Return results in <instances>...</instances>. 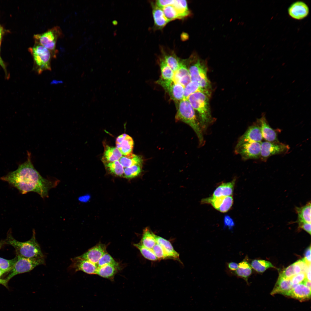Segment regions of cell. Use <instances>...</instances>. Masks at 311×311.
I'll use <instances>...</instances> for the list:
<instances>
[{"instance_id": "6da1fadb", "label": "cell", "mask_w": 311, "mask_h": 311, "mask_svg": "<svg viewBox=\"0 0 311 311\" xmlns=\"http://www.w3.org/2000/svg\"><path fill=\"white\" fill-rule=\"evenodd\" d=\"M27 160L20 164L15 170L9 172L1 179L17 189L22 194L30 192L38 194L42 198L48 197V192L58 182L42 177L34 168L28 153Z\"/></svg>"}, {"instance_id": "7a4b0ae2", "label": "cell", "mask_w": 311, "mask_h": 311, "mask_svg": "<svg viewBox=\"0 0 311 311\" xmlns=\"http://www.w3.org/2000/svg\"><path fill=\"white\" fill-rule=\"evenodd\" d=\"M31 238L25 242H20L13 236L11 231L7 232L6 238L4 240L5 244L13 246L15 249L16 256L27 258L44 257L40 246L35 237V233L33 230Z\"/></svg>"}, {"instance_id": "3957f363", "label": "cell", "mask_w": 311, "mask_h": 311, "mask_svg": "<svg viewBox=\"0 0 311 311\" xmlns=\"http://www.w3.org/2000/svg\"><path fill=\"white\" fill-rule=\"evenodd\" d=\"M209 91L197 92L187 98L192 107L199 115L200 122L203 130H205L212 119L209 105Z\"/></svg>"}, {"instance_id": "277c9868", "label": "cell", "mask_w": 311, "mask_h": 311, "mask_svg": "<svg viewBox=\"0 0 311 311\" xmlns=\"http://www.w3.org/2000/svg\"><path fill=\"white\" fill-rule=\"evenodd\" d=\"M175 119L190 126L196 134L200 145L203 144L202 129L196 116L195 110L187 99H184L179 102Z\"/></svg>"}, {"instance_id": "5b68a950", "label": "cell", "mask_w": 311, "mask_h": 311, "mask_svg": "<svg viewBox=\"0 0 311 311\" xmlns=\"http://www.w3.org/2000/svg\"><path fill=\"white\" fill-rule=\"evenodd\" d=\"M29 50L33 59V70L37 74H39L44 71L51 70V63L53 57L49 50L35 42L34 45L30 47Z\"/></svg>"}, {"instance_id": "8992f818", "label": "cell", "mask_w": 311, "mask_h": 311, "mask_svg": "<svg viewBox=\"0 0 311 311\" xmlns=\"http://www.w3.org/2000/svg\"><path fill=\"white\" fill-rule=\"evenodd\" d=\"M63 35L60 26H55L46 31L41 33L35 34L33 38L35 42L44 47L51 52L53 58L56 57L58 51L56 48L58 39Z\"/></svg>"}, {"instance_id": "52a82bcc", "label": "cell", "mask_w": 311, "mask_h": 311, "mask_svg": "<svg viewBox=\"0 0 311 311\" xmlns=\"http://www.w3.org/2000/svg\"><path fill=\"white\" fill-rule=\"evenodd\" d=\"M188 70L191 81L197 82L202 89L209 91L211 85L207 77V67L205 61L200 59H196L189 66Z\"/></svg>"}, {"instance_id": "ba28073f", "label": "cell", "mask_w": 311, "mask_h": 311, "mask_svg": "<svg viewBox=\"0 0 311 311\" xmlns=\"http://www.w3.org/2000/svg\"><path fill=\"white\" fill-rule=\"evenodd\" d=\"M17 257V261L5 278L8 281L16 275L29 272L36 266L45 264L44 257L27 258Z\"/></svg>"}, {"instance_id": "9c48e42d", "label": "cell", "mask_w": 311, "mask_h": 311, "mask_svg": "<svg viewBox=\"0 0 311 311\" xmlns=\"http://www.w3.org/2000/svg\"><path fill=\"white\" fill-rule=\"evenodd\" d=\"M235 151L244 160L259 159L261 155V142L246 143L236 145Z\"/></svg>"}, {"instance_id": "30bf717a", "label": "cell", "mask_w": 311, "mask_h": 311, "mask_svg": "<svg viewBox=\"0 0 311 311\" xmlns=\"http://www.w3.org/2000/svg\"><path fill=\"white\" fill-rule=\"evenodd\" d=\"M289 149V145L278 142H261L260 158L265 161L271 156L287 152Z\"/></svg>"}, {"instance_id": "8fae6325", "label": "cell", "mask_w": 311, "mask_h": 311, "mask_svg": "<svg viewBox=\"0 0 311 311\" xmlns=\"http://www.w3.org/2000/svg\"><path fill=\"white\" fill-rule=\"evenodd\" d=\"M156 83L162 87L171 98L176 102H179L184 99V87L173 80H166L161 78Z\"/></svg>"}, {"instance_id": "7c38bea8", "label": "cell", "mask_w": 311, "mask_h": 311, "mask_svg": "<svg viewBox=\"0 0 311 311\" xmlns=\"http://www.w3.org/2000/svg\"><path fill=\"white\" fill-rule=\"evenodd\" d=\"M69 268L75 272L81 271L89 274H96L98 267L96 264L78 256L71 259Z\"/></svg>"}, {"instance_id": "4fadbf2b", "label": "cell", "mask_w": 311, "mask_h": 311, "mask_svg": "<svg viewBox=\"0 0 311 311\" xmlns=\"http://www.w3.org/2000/svg\"><path fill=\"white\" fill-rule=\"evenodd\" d=\"M263 139L260 126L257 122L248 128L240 137L236 145L246 143L261 142Z\"/></svg>"}, {"instance_id": "5bb4252c", "label": "cell", "mask_w": 311, "mask_h": 311, "mask_svg": "<svg viewBox=\"0 0 311 311\" xmlns=\"http://www.w3.org/2000/svg\"><path fill=\"white\" fill-rule=\"evenodd\" d=\"M106 249L105 244L98 243L79 257L97 265L102 256L107 252Z\"/></svg>"}, {"instance_id": "9a60e30c", "label": "cell", "mask_w": 311, "mask_h": 311, "mask_svg": "<svg viewBox=\"0 0 311 311\" xmlns=\"http://www.w3.org/2000/svg\"><path fill=\"white\" fill-rule=\"evenodd\" d=\"M309 8L307 5L302 1L293 3L288 9V13L292 18L297 20L302 19L308 15Z\"/></svg>"}, {"instance_id": "2e32d148", "label": "cell", "mask_w": 311, "mask_h": 311, "mask_svg": "<svg viewBox=\"0 0 311 311\" xmlns=\"http://www.w3.org/2000/svg\"><path fill=\"white\" fill-rule=\"evenodd\" d=\"M116 147L122 156H126L132 153L134 142L132 138L126 134H122L117 138Z\"/></svg>"}, {"instance_id": "e0dca14e", "label": "cell", "mask_w": 311, "mask_h": 311, "mask_svg": "<svg viewBox=\"0 0 311 311\" xmlns=\"http://www.w3.org/2000/svg\"><path fill=\"white\" fill-rule=\"evenodd\" d=\"M259 125L262 136L266 141L270 142H278L277 133L268 122L264 115L257 120Z\"/></svg>"}, {"instance_id": "ac0fdd59", "label": "cell", "mask_w": 311, "mask_h": 311, "mask_svg": "<svg viewBox=\"0 0 311 311\" xmlns=\"http://www.w3.org/2000/svg\"><path fill=\"white\" fill-rule=\"evenodd\" d=\"M300 301L309 299L311 297V288L301 283L296 285L286 295Z\"/></svg>"}, {"instance_id": "d6986e66", "label": "cell", "mask_w": 311, "mask_h": 311, "mask_svg": "<svg viewBox=\"0 0 311 311\" xmlns=\"http://www.w3.org/2000/svg\"><path fill=\"white\" fill-rule=\"evenodd\" d=\"M173 80L184 87L191 81L188 69L185 64L181 62L179 68L174 72Z\"/></svg>"}, {"instance_id": "ffe728a7", "label": "cell", "mask_w": 311, "mask_h": 311, "mask_svg": "<svg viewBox=\"0 0 311 311\" xmlns=\"http://www.w3.org/2000/svg\"><path fill=\"white\" fill-rule=\"evenodd\" d=\"M295 286L290 279L284 278L279 276L278 278L271 293V295L280 294L286 295Z\"/></svg>"}, {"instance_id": "44dd1931", "label": "cell", "mask_w": 311, "mask_h": 311, "mask_svg": "<svg viewBox=\"0 0 311 311\" xmlns=\"http://www.w3.org/2000/svg\"><path fill=\"white\" fill-rule=\"evenodd\" d=\"M120 269L118 263L115 264H108L98 268L96 274L113 281L115 275Z\"/></svg>"}, {"instance_id": "7402d4cb", "label": "cell", "mask_w": 311, "mask_h": 311, "mask_svg": "<svg viewBox=\"0 0 311 311\" xmlns=\"http://www.w3.org/2000/svg\"><path fill=\"white\" fill-rule=\"evenodd\" d=\"M236 179L230 182L223 183L215 190L212 196L215 197L232 196Z\"/></svg>"}, {"instance_id": "603a6c76", "label": "cell", "mask_w": 311, "mask_h": 311, "mask_svg": "<svg viewBox=\"0 0 311 311\" xmlns=\"http://www.w3.org/2000/svg\"><path fill=\"white\" fill-rule=\"evenodd\" d=\"M122 156L118 149L116 147L105 145L103 158L104 163L112 162L119 160Z\"/></svg>"}, {"instance_id": "cb8c5ba5", "label": "cell", "mask_w": 311, "mask_h": 311, "mask_svg": "<svg viewBox=\"0 0 311 311\" xmlns=\"http://www.w3.org/2000/svg\"><path fill=\"white\" fill-rule=\"evenodd\" d=\"M155 238L157 243L162 246L170 259L179 261V254L174 250L170 242L155 234Z\"/></svg>"}, {"instance_id": "d4e9b609", "label": "cell", "mask_w": 311, "mask_h": 311, "mask_svg": "<svg viewBox=\"0 0 311 311\" xmlns=\"http://www.w3.org/2000/svg\"><path fill=\"white\" fill-rule=\"evenodd\" d=\"M311 206L310 201L304 206L295 207V210L298 217L297 223L302 222L311 223Z\"/></svg>"}, {"instance_id": "484cf974", "label": "cell", "mask_w": 311, "mask_h": 311, "mask_svg": "<svg viewBox=\"0 0 311 311\" xmlns=\"http://www.w3.org/2000/svg\"><path fill=\"white\" fill-rule=\"evenodd\" d=\"M152 14L155 25L157 28L162 29L169 22L165 17L162 10L156 5L153 7Z\"/></svg>"}, {"instance_id": "4316f807", "label": "cell", "mask_w": 311, "mask_h": 311, "mask_svg": "<svg viewBox=\"0 0 311 311\" xmlns=\"http://www.w3.org/2000/svg\"><path fill=\"white\" fill-rule=\"evenodd\" d=\"M119 161L124 168L135 165H141L143 162L141 157L132 153L126 156H122Z\"/></svg>"}, {"instance_id": "83f0119b", "label": "cell", "mask_w": 311, "mask_h": 311, "mask_svg": "<svg viewBox=\"0 0 311 311\" xmlns=\"http://www.w3.org/2000/svg\"><path fill=\"white\" fill-rule=\"evenodd\" d=\"M140 243L144 246L152 249L157 243L155 234L149 228H146L143 230Z\"/></svg>"}, {"instance_id": "f1b7e54d", "label": "cell", "mask_w": 311, "mask_h": 311, "mask_svg": "<svg viewBox=\"0 0 311 311\" xmlns=\"http://www.w3.org/2000/svg\"><path fill=\"white\" fill-rule=\"evenodd\" d=\"M252 272V268L249 263L245 260L238 264V268L235 272V274L247 282L248 277Z\"/></svg>"}, {"instance_id": "f546056e", "label": "cell", "mask_w": 311, "mask_h": 311, "mask_svg": "<svg viewBox=\"0 0 311 311\" xmlns=\"http://www.w3.org/2000/svg\"><path fill=\"white\" fill-rule=\"evenodd\" d=\"M107 170L111 174L123 177L124 168L119 160L104 163Z\"/></svg>"}, {"instance_id": "4dcf8cb0", "label": "cell", "mask_w": 311, "mask_h": 311, "mask_svg": "<svg viewBox=\"0 0 311 311\" xmlns=\"http://www.w3.org/2000/svg\"><path fill=\"white\" fill-rule=\"evenodd\" d=\"M172 5L178 13L180 19L186 17L189 15L190 11L186 0H175L174 3Z\"/></svg>"}, {"instance_id": "1f68e13d", "label": "cell", "mask_w": 311, "mask_h": 311, "mask_svg": "<svg viewBox=\"0 0 311 311\" xmlns=\"http://www.w3.org/2000/svg\"><path fill=\"white\" fill-rule=\"evenodd\" d=\"M251 266L258 272H263L267 269L274 266L269 261L255 259L251 262Z\"/></svg>"}, {"instance_id": "d6a6232c", "label": "cell", "mask_w": 311, "mask_h": 311, "mask_svg": "<svg viewBox=\"0 0 311 311\" xmlns=\"http://www.w3.org/2000/svg\"><path fill=\"white\" fill-rule=\"evenodd\" d=\"M133 245L139 251L145 258L152 261H156L158 260L152 249L144 246L140 242L134 244Z\"/></svg>"}, {"instance_id": "836d02e7", "label": "cell", "mask_w": 311, "mask_h": 311, "mask_svg": "<svg viewBox=\"0 0 311 311\" xmlns=\"http://www.w3.org/2000/svg\"><path fill=\"white\" fill-rule=\"evenodd\" d=\"M205 90H204L201 88L197 82L191 81L184 87V99H187L190 95L197 92Z\"/></svg>"}, {"instance_id": "e575fe53", "label": "cell", "mask_w": 311, "mask_h": 311, "mask_svg": "<svg viewBox=\"0 0 311 311\" xmlns=\"http://www.w3.org/2000/svg\"><path fill=\"white\" fill-rule=\"evenodd\" d=\"M160 68L162 78L166 80H173L174 73L164 60L160 62Z\"/></svg>"}, {"instance_id": "d590c367", "label": "cell", "mask_w": 311, "mask_h": 311, "mask_svg": "<svg viewBox=\"0 0 311 311\" xmlns=\"http://www.w3.org/2000/svg\"><path fill=\"white\" fill-rule=\"evenodd\" d=\"M141 166L140 165H135L124 168L123 177L130 179L137 176L141 172Z\"/></svg>"}, {"instance_id": "8d00e7d4", "label": "cell", "mask_w": 311, "mask_h": 311, "mask_svg": "<svg viewBox=\"0 0 311 311\" xmlns=\"http://www.w3.org/2000/svg\"><path fill=\"white\" fill-rule=\"evenodd\" d=\"M162 9L165 17L169 22L176 19H180L178 13L173 5L167 6Z\"/></svg>"}, {"instance_id": "74e56055", "label": "cell", "mask_w": 311, "mask_h": 311, "mask_svg": "<svg viewBox=\"0 0 311 311\" xmlns=\"http://www.w3.org/2000/svg\"><path fill=\"white\" fill-rule=\"evenodd\" d=\"M164 60L174 73L179 68L181 62L177 57L173 55H165Z\"/></svg>"}, {"instance_id": "f35d334b", "label": "cell", "mask_w": 311, "mask_h": 311, "mask_svg": "<svg viewBox=\"0 0 311 311\" xmlns=\"http://www.w3.org/2000/svg\"><path fill=\"white\" fill-rule=\"evenodd\" d=\"M18 259L16 256L11 259H7L0 257V269L5 272H10L13 268Z\"/></svg>"}, {"instance_id": "ab89813d", "label": "cell", "mask_w": 311, "mask_h": 311, "mask_svg": "<svg viewBox=\"0 0 311 311\" xmlns=\"http://www.w3.org/2000/svg\"><path fill=\"white\" fill-rule=\"evenodd\" d=\"M152 250L158 260L170 259L162 246L157 243Z\"/></svg>"}, {"instance_id": "60d3db41", "label": "cell", "mask_w": 311, "mask_h": 311, "mask_svg": "<svg viewBox=\"0 0 311 311\" xmlns=\"http://www.w3.org/2000/svg\"><path fill=\"white\" fill-rule=\"evenodd\" d=\"M117 263L110 254L107 252L100 258L97 265L98 268L108 264H115Z\"/></svg>"}, {"instance_id": "b9f144b4", "label": "cell", "mask_w": 311, "mask_h": 311, "mask_svg": "<svg viewBox=\"0 0 311 311\" xmlns=\"http://www.w3.org/2000/svg\"><path fill=\"white\" fill-rule=\"evenodd\" d=\"M233 203L232 196L225 197L223 201L217 211L222 213L228 211L232 207Z\"/></svg>"}, {"instance_id": "7bdbcfd3", "label": "cell", "mask_w": 311, "mask_h": 311, "mask_svg": "<svg viewBox=\"0 0 311 311\" xmlns=\"http://www.w3.org/2000/svg\"><path fill=\"white\" fill-rule=\"evenodd\" d=\"M295 275L293 265L292 264L281 272L279 276L285 278L290 279Z\"/></svg>"}, {"instance_id": "ee69618b", "label": "cell", "mask_w": 311, "mask_h": 311, "mask_svg": "<svg viewBox=\"0 0 311 311\" xmlns=\"http://www.w3.org/2000/svg\"><path fill=\"white\" fill-rule=\"evenodd\" d=\"M306 278V274L301 272L295 275L291 278L290 280L292 284L295 286L302 283Z\"/></svg>"}, {"instance_id": "f6af8a7d", "label": "cell", "mask_w": 311, "mask_h": 311, "mask_svg": "<svg viewBox=\"0 0 311 311\" xmlns=\"http://www.w3.org/2000/svg\"><path fill=\"white\" fill-rule=\"evenodd\" d=\"M235 226V223L230 216L225 215L224 218V228L227 227L229 229L232 230L233 227Z\"/></svg>"}, {"instance_id": "bcb514c9", "label": "cell", "mask_w": 311, "mask_h": 311, "mask_svg": "<svg viewBox=\"0 0 311 311\" xmlns=\"http://www.w3.org/2000/svg\"><path fill=\"white\" fill-rule=\"evenodd\" d=\"M175 0H158L156 1V5L162 9L163 7L168 5H173Z\"/></svg>"}, {"instance_id": "7dc6e473", "label": "cell", "mask_w": 311, "mask_h": 311, "mask_svg": "<svg viewBox=\"0 0 311 311\" xmlns=\"http://www.w3.org/2000/svg\"><path fill=\"white\" fill-rule=\"evenodd\" d=\"M299 227L303 229L310 235L311 234V223L305 222H300L297 223Z\"/></svg>"}, {"instance_id": "c3c4849f", "label": "cell", "mask_w": 311, "mask_h": 311, "mask_svg": "<svg viewBox=\"0 0 311 311\" xmlns=\"http://www.w3.org/2000/svg\"><path fill=\"white\" fill-rule=\"evenodd\" d=\"M306 262L308 264H311V247L310 246L306 250L304 253V258Z\"/></svg>"}, {"instance_id": "681fc988", "label": "cell", "mask_w": 311, "mask_h": 311, "mask_svg": "<svg viewBox=\"0 0 311 311\" xmlns=\"http://www.w3.org/2000/svg\"><path fill=\"white\" fill-rule=\"evenodd\" d=\"M0 65L3 69L5 73V77L7 79L9 78V75L7 70L6 67L4 62L0 56Z\"/></svg>"}, {"instance_id": "f907efd6", "label": "cell", "mask_w": 311, "mask_h": 311, "mask_svg": "<svg viewBox=\"0 0 311 311\" xmlns=\"http://www.w3.org/2000/svg\"><path fill=\"white\" fill-rule=\"evenodd\" d=\"M228 267L230 270L236 271L238 268V264L236 262H232L228 263Z\"/></svg>"}, {"instance_id": "816d5d0a", "label": "cell", "mask_w": 311, "mask_h": 311, "mask_svg": "<svg viewBox=\"0 0 311 311\" xmlns=\"http://www.w3.org/2000/svg\"><path fill=\"white\" fill-rule=\"evenodd\" d=\"M306 278L308 280L311 281V266H310L305 272Z\"/></svg>"}, {"instance_id": "f5cc1de1", "label": "cell", "mask_w": 311, "mask_h": 311, "mask_svg": "<svg viewBox=\"0 0 311 311\" xmlns=\"http://www.w3.org/2000/svg\"><path fill=\"white\" fill-rule=\"evenodd\" d=\"M307 287L311 288V281H310L306 278L302 282Z\"/></svg>"}, {"instance_id": "db71d44e", "label": "cell", "mask_w": 311, "mask_h": 311, "mask_svg": "<svg viewBox=\"0 0 311 311\" xmlns=\"http://www.w3.org/2000/svg\"><path fill=\"white\" fill-rule=\"evenodd\" d=\"M4 244H5L4 240H1L0 241V249Z\"/></svg>"}, {"instance_id": "11a10c76", "label": "cell", "mask_w": 311, "mask_h": 311, "mask_svg": "<svg viewBox=\"0 0 311 311\" xmlns=\"http://www.w3.org/2000/svg\"><path fill=\"white\" fill-rule=\"evenodd\" d=\"M2 30H3L1 26H0V41H1V35H2Z\"/></svg>"}, {"instance_id": "9f6ffc18", "label": "cell", "mask_w": 311, "mask_h": 311, "mask_svg": "<svg viewBox=\"0 0 311 311\" xmlns=\"http://www.w3.org/2000/svg\"><path fill=\"white\" fill-rule=\"evenodd\" d=\"M0 45H1V41H0Z\"/></svg>"}]
</instances>
